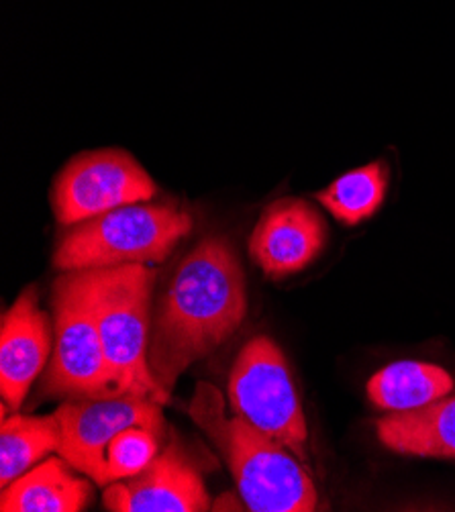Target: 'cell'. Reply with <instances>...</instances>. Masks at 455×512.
Here are the masks:
<instances>
[{
  "mask_svg": "<svg viewBox=\"0 0 455 512\" xmlns=\"http://www.w3.org/2000/svg\"><path fill=\"white\" fill-rule=\"evenodd\" d=\"M327 223L311 202L280 198L264 209L249 237V255L268 278L309 268L323 253Z\"/></svg>",
  "mask_w": 455,
  "mask_h": 512,
  "instance_id": "obj_10",
  "label": "cell"
},
{
  "mask_svg": "<svg viewBox=\"0 0 455 512\" xmlns=\"http://www.w3.org/2000/svg\"><path fill=\"white\" fill-rule=\"evenodd\" d=\"M54 351V325L39 309L35 286L25 288L0 325V392L11 413L21 411L33 382Z\"/></svg>",
  "mask_w": 455,
  "mask_h": 512,
  "instance_id": "obj_11",
  "label": "cell"
},
{
  "mask_svg": "<svg viewBox=\"0 0 455 512\" xmlns=\"http://www.w3.org/2000/svg\"><path fill=\"white\" fill-rule=\"evenodd\" d=\"M453 386L451 374L435 364L396 362L370 378L368 398L380 411L400 413L449 396Z\"/></svg>",
  "mask_w": 455,
  "mask_h": 512,
  "instance_id": "obj_14",
  "label": "cell"
},
{
  "mask_svg": "<svg viewBox=\"0 0 455 512\" xmlns=\"http://www.w3.org/2000/svg\"><path fill=\"white\" fill-rule=\"evenodd\" d=\"M192 231V217L176 204H127L64 233L54 268L60 272L162 264Z\"/></svg>",
  "mask_w": 455,
  "mask_h": 512,
  "instance_id": "obj_4",
  "label": "cell"
},
{
  "mask_svg": "<svg viewBox=\"0 0 455 512\" xmlns=\"http://www.w3.org/2000/svg\"><path fill=\"white\" fill-rule=\"evenodd\" d=\"M376 435L400 455L455 459V394L413 411L386 413L376 423Z\"/></svg>",
  "mask_w": 455,
  "mask_h": 512,
  "instance_id": "obj_13",
  "label": "cell"
},
{
  "mask_svg": "<svg viewBox=\"0 0 455 512\" xmlns=\"http://www.w3.org/2000/svg\"><path fill=\"white\" fill-rule=\"evenodd\" d=\"M103 502L111 512H205L213 504L194 453L174 433L137 476L109 484Z\"/></svg>",
  "mask_w": 455,
  "mask_h": 512,
  "instance_id": "obj_9",
  "label": "cell"
},
{
  "mask_svg": "<svg viewBox=\"0 0 455 512\" xmlns=\"http://www.w3.org/2000/svg\"><path fill=\"white\" fill-rule=\"evenodd\" d=\"M188 413L221 451L237 492L251 512H313L319 492L313 472L254 425L227 415L223 394L207 382L196 386Z\"/></svg>",
  "mask_w": 455,
  "mask_h": 512,
  "instance_id": "obj_2",
  "label": "cell"
},
{
  "mask_svg": "<svg viewBox=\"0 0 455 512\" xmlns=\"http://www.w3.org/2000/svg\"><path fill=\"white\" fill-rule=\"evenodd\" d=\"M390 168L384 162H374L351 170L337 178L329 188L317 194L323 207L343 225H360L370 219L384 202Z\"/></svg>",
  "mask_w": 455,
  "mask_h": 512,
  "instance_id": "obj_16",
  "label": "cell"
},
{
  "mask_svg": "<svg viewBox=\"0 0 455 512\" xmlns=\"http://www.w3.org/2000/svg\"><path fill=\"white\" fill-rule=\"evenodd\" d=\"M156 194V182L143 166L131 153L113 147L72 158L54 182L52 204L58 223L72 227Z\"/></svg>",
  "mask_w": 455,
  "mask_h": 512,
  "instance_id": "obj_7",
  "label": "cell"
},
{
  "mask_svg": "<svg viewBox=\"0 0 455 512\" xmlns=\"http://www.w3.org/2000/svg\"><path fill=\"white\" fill-rule=\"evenodd\" d=\"M211 510H249L239 492H225L211 504Z\"/></svg>",
  "mask_w": 455,
  "mask_h": 512,
  "instance_id": "obj_18",
  "label": "cell"
},
{
  "mask_svg": "<svg viewBox=\"0 0 455 512\" xmlns=\"http://www.w3.org/2000/svg\"><path fill=\"white\" fill-rule=\"evenodd\" d=\"M103 341L119 396H141L160 404L170 394L149 370L151 296L158 272L147 266H119L76 272Z\"/></svg>",
  "mask_w": 455,
  "mask_h": 512,
  "instance_id": "obj_3",
  "label": "cell"
},
{
  "mask_svg": "<svg viewBox=\"0 0 455 512\" xmlns=\"http://www.w3.org/2000/svg\"><path fill=\"white\" fill-rule=\"evenodd\" d=\"M62 425L60 455L78 472L98 484L107 447L127 427H149L166 435L164 404L141 396L62 400L54 411Z\"/></svg>",
  "mask_w": 455,
  "mask_h": 512,
  "instance_id": "obj_8",
  "label": "cell"
},
{
  "mask_svg": "<svg viewBox=\"0 0 455 512\" xmlns=\"http://www.w3.org/2000/svg\"><path fill=\"white\" fill-rule=\"evenodd\" d=\"M164 437V433L141 425L117 433L107 447L103 476L96 486L107 488L113 482L137 476L162 451Z\"/></svg>",
  "mask_w": 455,
  "mask_h": 512,
  "instance_id": "obj_17",
  "label": "cell"
},
{
  "mask_svg": "<svg viewBox=\"0 0 455 512\" xmlns=\"http://www.w3.org/2000/svg\"><path fill=\"white\" fill-rule=\"evenodd\" d=\"M231 413L284 445L313 472L309 427L288 362L266 335L249 339L229 374Z\"/></svg>",
  "mask_w": 455,
  "mask_h": 512,
  "instance_id": "obj_5",
  "label": "cell"
},
{
  "mask_svg": "<svg viewBox=\"0 0 455 512\" xmlns=\"http://www.w3.org/2000/svg\"><path fill=\"white\" fill-rule=\"evenodd\" d=\"M247 315L245 272L229 239H200L174 272L151 317L147 362L170 394L180 376L217 351Z\"/></svg>",
  "mask_w": 455,
  "mask_h": 512,
  "instance_id": "obj_1",
  "label": "cell"
},
{
  "mask_svg": "<svg viewBox=\"0 0 455 512\" xmlns=\"http://www.w3.org/2000/svg\"><path fill=\"white\" fill-rule=\"evenodd\" d=\"M54 353L39 396L60 400L119 396L103 341L76 272H62L52 288Z\"/></svg>",
  "mask_w": 455,
  "mask_h": 512,
  "instance_id": "obj_6",
  "label": "cell"
},
{
  "mask_svg": "<svg viewBox=\"0 0 455 512\" xmlns=\"http://www.w3.org/2000/svg\"><path fill=\"white\" fill-rule=\"evenodd\" d=\"M60 445L62 425L56 413L47 417L11 413L0 431V486L13 484L49 453L60 451Z\"/></svg>",
  "mask_w": 455,
  "mask_h": 512,
  "instance_id": "obj_15",
  "label": "cell"
},
{
  "mask_svg": "<svg viewBox=\"0 0 455 512\" xmlns=\"http://www.w3.org/2000/svg\"><path fill=\"white\" fill-rule=\"evenodd\" d=\"M58 453L45 457L27 474L3 488L0 510L3 512H82L92 498L88 480Z\"/></svg>",
  "mask_w": 455,
  "mask_h": 512,
  "instance_id": "obj_12",
  "label": "cell"
}]
</instances>
